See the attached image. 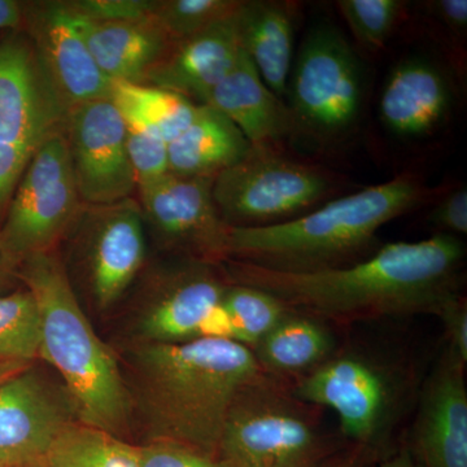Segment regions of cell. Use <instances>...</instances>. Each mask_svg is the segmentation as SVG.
I'll return each mask as SVG.
<instances>
[{"mask_svg":"<svg viewBox=\"0 0 467 467\" xmlns=\"http://www.w3.org/2000/svg\"><path fill=\"white\" fill-rule=\"evenodd\" d=\"M23 20L39 66L67 110L110 99L112 82L95 63L66 2L23 5Z\"/></svg>","mask_w":467,"mask_h":467,"instance_id":"16","label":"cell"},{"mask_svg":"<svg viewBox=\"0 0 467 467\" xmlns=\"http://www.w3.org/2000/svg\"><path fill=\"white\" fill-rule=\"evenodd\" d=\"M296 3L279 0L242 2L238 12L243 52L270 91L285 100L294 63Z\"/></svg>","mask_w":467,"mask_h":467,"instance_id":"22","label":"cell"},{"mask_svg":"<svg viewBox=\"0 0 467 467\" xmlns=\"http://www.w3.org/2000/svg\"><path fill=\"white\" fill-rule=\"evenodd\" d=\"M23 467H42V465H41V463H36V465L23 466Z\"/></svg>","mask_w":467,"mask_h":467,"instance_id":"42","label":"cell"},{"mask_svg":"<svg viewBox=\"0 0 467 467\" xmlns=\"http://www.w3.org/2000/svg\"><path fill=\"white\" fill-rule=\"evenodd\" d=\"M126 150L138 187L169 173L168 143L159 135L126 125Z\"/></svg>","mask_w":467,"mask_h":467,"instance_id":"31","label":"cell"},{"mask_svg":"<svg viewBox=\"0 0 467 467\" xmlns=\"http://www.w3.org/2000/svg\"><path fill=\"white\" fill-rule=\"evenodd\" d=\"M330 454L317 407L299 400L290 382L263 371L236 395L217 457L229 467H326Z\"/></svg>","mask_w":467,"mask_h":467,"instance_id":"5","label":"cell"},{"mask_svg":"<svg viewBox=\"0 0 467 467\" xmlns=\"http://www.w3.org/2000/svg\"><path fill=\"white\" fill-rule=\"evenodd\" d=\"M251 149L250 142L230 119L199 104L189 128L168 144L169 173L216 178L238 164Z\"/></svg>","mask_w":467,"mask_h":467,"instance_id":"23","label":"cell"},{"mask_svg":"<svg viewBox=\"0 0 467 467\" xmlns=\"http://www.w3.org/2000/svg\"><path fill=\"white\" fill-rule=\"evenodd\" d=\"M416 175L340 196L287 223L264 227H230L229 260L281 272H317L365 259L377 233L389 221L432 196Z\"/></svg>","mask_w":467,"mask_h":467,"instance_id":"3","label":"cell"},{"mask_svg":"<svg viewBox=\"0 0 467 467\" xmlns=\"http://www.w3.org/2000/svg\"><path fill=\"white\" fill-rule=\"evenodd\" d=\"M339 181L326 169L288 158L281 149H257L213 181V198L230 227L287 223L330 202Z\"/></svg>","mask_w":467,"mask_h":467,"instance_id":"8","label":"cell"},{"mask_svg":"<svg viewBox=\"0 0 467 467\" xmlns=\"http://www.w3.org/2000/svg\"><path fill=\"white\" fill-rule=\"evenodd\" d=\"M202 106L225 116L257 149H281L285 140L300 137L287 104L266 88L243 50L235 66L212 88Z\"/></svg>","mask_w":467,"mask_h":467,"instance_id":"20","label":"cell"},{"mask_svg":"<svg viewBox=\"0 0 467 467\" xmlns=\"http://www.w3.org/2000/svg\"><path fill=\"white\" fill-rule=\"evenodd\" d=\"M353 38L368 52L382 50L407 11L401 0H339L337 2Z\"/></svg>","mask_w":467,"mask_h":467,"instance_id":"30","label":"cell"},{"mask_svg":"<svg viewBox=\"0 0 467 467\" xmlns=\"http://www.w3.org/2000/svg\"><path fill=\"white\" fill-rule=\"evenodd\" d=\"M41 348V315L29 290L0 296V362H36Z\"/></svg>","mask_w":467,"mask_h":467,"instance_id":"28","label":"cell"},{"mask_svg":"<svg viewBox=\"0 0 467 467\" xmlns=\"http://www.w3.org/2000/svg\"><path fill=\"white\" fill-rule=\"evenodd\" d=\"M146 230L137 199L82 205L67 235L98 309L115 306L143 269Z\"/></svg>","mask_w":467,"mask_h":467,"instance_id":"11","label":"cell"},{"mask_svg":"<svg viewBox=\"0 0 467 467\" xmlns=\"http://www.w3.org/2000/svg\"><path fill=\"white\" fill-rule=\"evenodd\" d=\"M0 467H2V466H0Z\"/></svg>","mask_w":467,"mask_h":467,"instance_id":"43","label":"cell"},{"mask_svg":"<svg viewBox=\"0 0 467 467\" xmlns=\"http://www.w3.org/2000/svg\"><path fill=\"white\" fill-rule=\"evenodd\" d=\"M333 331L322 319L290 309L252 353L264 373L294 382L337 352Z\"/></svg>","mask_w":467,"mask_h":467,"instance_id":"24","label":"cell"},{"mask_svg":"<svg viewBox=\"0 0 467 467\" xmlns=\"http://www.w3.org/2000/svg\"><path fill=\"white\" fill-rule=\"evenodd\" d=\"M34 362H24V361H5L0 362V384L5 382V380L11 379L12 377L26 370Z\"/></svg>","mask_w":467,"mask_h":467,"instance_id":"40","label":"cell"},{"mask_svg":"<svg viewBox=\"0 0 467 467\" xmlns=\"http://www.w3.org/2000/svg\"><path fill=\"white\" fill-rule=\"evenodd\" d=\"M420 5L425 9L427 16L432 17L451 41L462 46L467 36L466 0H429L420 3Z\"/></svg>","mask_w":467,"mask_h":467,"instance_id":"36","label":"cell"},{"mask_svg":"<svg viewBox=\"0 0 467 467\" xmlns=\"http://www.w3.org/2000/svg\"><path fill=\"white\" fill-rule=\"evenodd\" d=\"M63 134L84 204L133 198L138 184L126 150V124L112 100H94L70 109Z\"/></svg>","mask_w":467,"mask_h":467,"instance_id":"14","label":"cell"},{"mask_svg":"<svg viewBox=\"0 0 467 467\" xmlns=\"http://www.w3.org/2000/svg\"><path fill=\"white\" fill-rule=\"evenodd\" d=\"M221 304L229 316L234 342L251 350L291 309L269 292L233 282Z\"/></svg>","mask_w":467,"mask_h":467,"instance_id":"27","label":"cell"},{"mask_svg":"<svg viewBox=\"0 0 467 467\" xmlns=\"http://www.w3.org/2000/svg\"><path fill=\"white\" fill-rule=\"evenodd\" d=\"M465 362L447 347L420 389L414 456L423 467H467Z\"/></svg>","mask_w":467,"mask_h":467,"instance_id":"17","label":"cell"},{"mask_svg":"<svg viewBox=\"0 0 467 467\" xmlns=\"http://www.w3.org/2000/svg\"><path fill=\"white\" fill-rule=\"evenodd\" d=\"M110 100L126 125L159 135L168 144L189 128L199 109L177 92L131 82H112Z\"/></svg>","mask_w":467,"mask_h":467,"instance_id":"25","label":"cell"},{"mask_svg":"<svg viewBox=\"0 0 467 467\" xmlns=\"http://www.w3.org/2000/svg\"><path fill=\"white\" fill-rule=\"evenodd\" d=\"M9 272H12V270L9 269L8 264L5 263L2 251H0V282L5 278V275H7Z\"/></svg>","mask_w":467,"mask_h":467,"instance_id":"41","label":"cell"},{"mask_svg":"<svg viewBox=\"0 0 467 467\" xmlns=\"http://www.w3.org/2000/svg\"><path fill=\"white\" fill-rule=\"evenodd\" d=\"M364 70L346 36L318 24L304 36L292 63L285 101L299 134L335 143L358 125L364 107Z\"/></svg>","mask_w":467,"mask_h":467,"instance_id":"7","label":"cell"},{"mask_svg":"<svg viewBox=\"0 0 467 467\" xmlns=\"http://www.w3.org/2000/svg\"><path fill=\"white\" fill-rule=\"evenodd\" d=\"M429 223L438 234L457 236L467 234L466 187L448 192L429 214Z\"/></svg>","mask_w":467,"mask_h":467,"instance_id":"35","label":"cell"},{"mask_svg":"<svg viewBox=\"0 0 467 467\" xmlns=\"http://www.w3.org/2000/svg\"><path fill=\"white\" fill-rule=\"evenodd\" d=\"M137 447L140 467H229L218 457L177 442L149 441Z\"/></svg>","mask_w":467,"mask_h":467,"instance_id":"33","label":"cell"},{"mask_svg":"<svg viewBox=\"0 0 467 467\" xmlns=\"http://www.w3.org/2000/svg\"><path fill=\"white\" fill-rule=\"evenodd\" d=\"M465 245L435 234L418 242L389 243L349 265L317 272H281L227 260L226 279L275 295L288 308L322 321H359L434 315L460 292Z\"/></svg>","mask_w":467,"mask_h":467,"instance_id":"1","label":"cell"},{"mask_svg":"<svg viewBox=\"0 0 467 467\" xmlns=\"http://www.w3.org/2000/svg\"><path fill=\"white\" fill-rule=\"evenodd\" d=\"M67 112L29 36L0 42V220L34 152L63 130Z\"/></svg>","mask_w":467,"mask_h":467,"instance_id":"9","label":"cell"},{"mask_svg":"<svg viewBox=\"0 0 467 467\" xmlns=\"http://www.w3.org/2000/svg\"><path fill=\"white\" fill-rule=\"evenodd\" d=\"M42 467H140L137 445L103 430L73 422L61 431Z\"/></svg>","mask_w":467,"mask_h":467,"instance_id":"26","label":"cell"},{"mask_svg":"<svg viewBox=\"0 0 467 467\" xmlns=\"http://www.w3.org/2000/svg\"><path fill=\"white\" fill-rule=\"evenodd\" d=\"M23 21V5L14 0H0V30L15 29Z\"/></svg>","mask_w":467,"mask_h":467,"instance_id":"37","label":"cell"},{"mask_svg":"<svg viewBox=\"0 0 467 467\" xmlns=\"http://www.w3.org/2000/svg\"><path fill=\"white\" fill-rule=\"evenodd\" d=\"M73 422L78 420L63 383L34 362L0 384V466L41 463Z\"/></svg>","mask_w":467,"mask_h":467,"instance_id":"15","label":"cell"},{"mask_svg":"<svg viewBox=\"0 0 467 467\" xmlns=\"http://www.w3.org/2000/svg\"><path fill=\"white\" fill-rule=\"evenodd\" d=\"M238 12L204 32L173 43L167 55L150 69L143 85L177 92L193 103L202 104L241 55Z\"/></svg>","mask_w":467,"mask_h":467,"instance_id":"19","label":"cell"},{"mask_svg":"<svg viewBox=\"0 0 467 467\" xmlns=\"http://www.w3.org/2000/svg\"><path fill=\"white\" fill-rule=\"evenodd\" d=\"M124 361L144 442H177L213 457L236 395L263 373L250 348L218 337L129 343Z\"/></svg>","mask_w":467,"mask_h":467,"instance_id":"2","label":"cell"},{"mask_svg":"<svg viewBox=\"0 0 467 467\" xmlns=\"http://www.w3.org/2000/svg\"><path fill=\"white\" fill-rule=\"evenodd\" d=\"M214 178L168 173L137 189L146 229L177 259L223 265L229 229L213 198Z\"/></svg>","mask_w":467,"mask_h":467,"instance_id":"12","label":"cell"},{"mask_svg":"<svg viewBox=\"0 0 467 467\" xmlns=\"http://www.w3.org/2000/svg\"><path fill=\"white\" fill-rule=\"evenodd\" d=\"M444 326L447 343L445 347L467 364V304L465 297L457 292L442 301L435 313Z\"/></svg>","mask_w":467,"mask_h":467,"instance_id":"34","label":"cell"},{"mask_svg":"<svg viewBox=\"0 0 467 467\" xmlns=\"http://www.w3.org/2000/svg\"><path fill=\"white\" fill-rule=\"evenodd\" d=\"M453 88L447 73L429 58H405L384 82L379 117L384 128L404 140L431 137L450 119Z\"/></svg>","mask_w":467,"mask_h":467,"instance_id":"18","label":"cell"},{"mask_svg":"<svg viewBox=\"0 0 467 467\" xmlns=\"http://www.w3.org/2000/svg\"><path fill=\"white\" fill-rule=\"evenodd\" d=\"M218 266L178 259L155 267L135 308L130 343L178 344L201 337L202 324L229 285Z\"/></svg>","mask_w":467,"mask_h":467,"instance_id":"13","label":"cell"},{"mask_svg":"<svg viewBox=\"0 0 467 467\" xmlns=\"http://www.w3.org/2000/svg\"><path fill=\"white\" fill-rule=\"evenodd\" d=\"M243 0H156L152 18L171 43L184 41L234 16Z\"/></svg>","mask_w":467,"mask_h":467,"instance_id":"29","label":"cell"},{"mask_svg":"<svg viewBox=\"0 0 467 467\" xmlns=\"http://www.w3.org/2000/svg\"><path fill=\"white\" fill-rule=\"evenodd\" d=\"M66 5L95 23H140L152 18L156 0H73Z\"/></svg>","mask_w":467,"mask_h":467,"instance_id":"32","label":"cell"},{"mask_svg":"<svg viewBox=\"0 0 467 467\" xmlns=\"http://www.w3.org/2000/svg\"><path fill=\"white\" fill-rule=\"evenodd\" d=\"M82 202L63 130L36 149L18 181L0 227V251L9 269L55 250L75 223Z\"/></svg>","mask_w":467,"mask_h":467,"instance_id":"10","label":"cell"},{"mask_svg":"<svg viewBox=\"0 0 467 467\" xmlns=\"http://www.w3.org/2000/svg\"><path fill=\"white\" fill-rule=\"evenodd\" d=\"M290 386L299 400L334 410L342 434L371 457L386 450L411 392L404 368L355 350L335 352Z\"/></svg>","mask_w":467,"mask_h":467,"instance_id":"6","label":"cell"},{"mask_svg":"<svg viewBox=\"0 0 467 467\" xmlns=\"http://www.w3.org/2000/svg\"><path fill=\"white\" fill-rule=\"evenodd\" d=\"M379 467H423L420 461L414 456L410 448H401L395 453L384 457Z\"/></svg>","mask_w":467,"mask_h":467,"instance_id":"39","label":"cell"},{"mask_svg":"<svg viewBox=\"0 0 467 467\" xmlns=\"http://www.w3.org/2000/svg\"><path fill=\"white\" fill-rule=\"evenodd\" d=\"M72 14L95 63L110 82L143 84L173 45L153 18L140 23H95Z\"/></svg>","mask_w":467,"mask_h":467,"instance_id":"21","label":"cell"},{"mask_svg":"<svg viewBox=\"0 0 467 467\" xmlns=\"http://www.w3.org/2000/svg\"><path fill=\"white\" fill-rule=\"evenodd\" d=\"M15 270L38 304L39 359L57 371L77 420L125 439L133 422L126 378L86 317L66 264L52 250L27 257Z\"/></svg>","mask_w":467,"mask_h":467,"instance_id":"4","label":"cell"},{"mask_svg":"<svg viewBox=\"0 0 467 467\" xmlns=\"http://www.w3.org/2000/svg\"><path fill=\"white\" fill-rule=\"evenodd\" d=\"M373 459L374 457H371L367 451L355 447L339 459L330 461L326 467H368Z\"/></svg>","mask_w":467,"mask_h":467,"instance_id":"38","label":"cell"}]
</instances>
